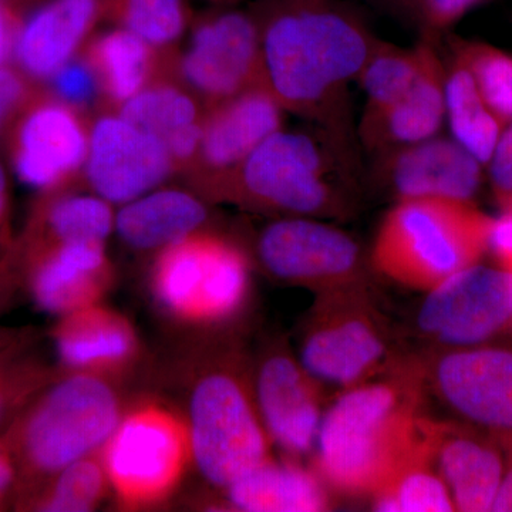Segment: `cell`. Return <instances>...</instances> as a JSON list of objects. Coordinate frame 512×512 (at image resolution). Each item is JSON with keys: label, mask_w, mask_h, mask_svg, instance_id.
I'll return each mask as SVG.
<instances>
[{"label": "cell", "mask_w": 512, "mask_h": 512, "mask_svg": "<svg viewBox=\"0 0 512 512\" xmlns=\"http://www.w3.org/2000/svg\"><path fill=\"white\" fill-rule=\"evenodd\" d=\"M20 22L22 19L13 9L12 3L0 0V67L6 66L13 59Z\"/></svg>", "instance_id": "obj_41"}, {"label": "cell", "mask_w": 512, "mask_h": 512, "mask_svg": "<svg viewBox=\"0 0 512 512\" xmlns=\"http://www.w3.org/2000/svg\"><path fill=\"white\" fill-rule=\"evenodd\" d=\"M498 207L512 197V121L504 127L487 164Z\"/></svg>", "instance_id": "obj_39"}, {"label": "cell", "mask_w": 512, "mask_h": 512, "mask_svg": "<svg viewBox=\"0 0 512 512\" xmlns=\"http://www.w3.org/2000/svg\"><path fill=\"white\" fill-rule=\"evenodd\" d=\"M52 339L60 373L119 382L136 370L143 356L133 323L101 303L59 318Z\"/></svg>", "instance_id": "obj_21"}, {"label": "cell", "mask_w": 512, "mask_h": 512, "mask_svg": "<svg viewBox=\"0 0 512 512\" xmlns=\"http://www.w3.org/2000/svg\"><path fill=\"white\" fill-rule=\"evenodd\" d=\"M168 74L205 107L264 83L261 33L254 13L215 5L194 15L187 43L168 56Z\"/></svg>", "instance_id": "obj_10"}, {"label": "cell", "mask_w": 512, "mask_h": 512, "mask_svg": "<svg viewBox=\"0 0 512 512\" xmlns=\"http://www.w3.org/2000/svg\"><path fill=\"white\" fill-rule=\"evenodd\" d=\"M285 110L265 83L205 109L200 146L185 180L204 200L224 202L242 165L284 127Z\"/></svg>", "instance_id": "obj_15"}, {"label": "cell", "mask_w": 512, "mask_h": 512, "mask_svg": "<svg viewBox=\"0 0 512 512\" xmlns=\"http://www.w3.org/2000/svg\"><path fill=\"white\" fill-rule=\"evenodd\" d=\"M208 205L192 188L158 187L121 205L114 231L133 251L157 254L178 239L208 228Z\"/></svg>", "instance_id": "obj_26"}, {"label": "cell", "mask_w": 512, "mask_h": 512, "mask_svg": "<svg viewBox=\"0 0 512 512\" xmlns=\"http://www.w3.org/2000/svg\"><path fill=\"white\" fill-rule=\"evenodd\" d=\"M205 2H210L212 5H229L234 6L235 3L241 2V0H205Z\"/></svg>", "instance_id": "obj_48"}, {"label": "cell", "mask_w": 512, "mask_h": 512, "mask_svg": "<svg viewBox=\"0 0 512 512\" xmlns=\"http://www.w3.org/2000/svg\"><path fill=\"white\" fill-rule=\"evenodd\" d=\"M262 72L286 114L357 137L350 84L377 37L339 0H258Z\"/></svg>", "instance_id": "obj_1"}, {"label": "cell", "mask_w": 512, "mask_h": 512, "mask_svg": "<svg viewBox=\"0 0 512 512\" xmlns=\"http://www.w3.org/2000/svg\"><path fill=\"white\" fill-rule=\"evenodd\" d=\"M255 248L272 278L316 293L363 284L372 268L352 235L316 218H278L262 229Z\"/></svg>", "instance_id": "obj_13"}, {"label": "cell", "mask_w": 512, "mask_h": 512, "mask_svg": "<svg viewBox=\"0 0 512 512\" xmlns=\"http://www.w3.org/2000/svg\"><path fill=\"white\" fill-rule=\"evenodd\" d=\"M450 55L467 67L478 92L505 126L512 121V55L481 40L451 37Z\"/></svg>", "instance_id": "obj_34"}, {"label": "cell", "mask_w": 512, "mask_h": 512, "mask_svg": "<svg viewBox=\"0 0 512 512\" xmlns=\"http://www.w3.org/2000/svg\"><path fill=\"white\" fill-rule=\"evenodd\" d=\"M251 271V259L238 242L204 228L157 252L148 289L170 322L215 330L235 322L247 309Z\"/></svg>", "instance_id": "obj_7"}, {"label": "cell", "mask_w": 512, "mask_h": 512, "mask_svg": "<svg viewBox=\"0 0 512 512\" xmlns=\"http://www.w3.org/2000/svg\"><path fill=\"white\" fill-rule=\"evenodd\" d=\"M173 175V160L160 138L111 111L93 119L83 178L94 194L124 205Z\"/></svg>", "instance_id": "obj_16"}, {"label": "cell", "mask_w": 512, "mask_h": 512, "mask_svg": "<svg viewBox=\"0 0 512 512\" xmlns=\"http://www.w3.org/2000/svg\"><path fill=\"white\" fill-rule=\"evenodd\" d=\"M259 414L272 444L299 460L315 451L325 392L284 343H274L254 366Z\"/></svg>", "instance_id": "obj_17"}, {"label": "cell", "mask_w": 512, "mask_h": 512, "mask_svg": "<svg viewBox=\"0 0 512 512\" xmlns=\"http://www.w3.org/2000/svg\"><path fill=\"white\" fill-rule=\"evenodd\" d=\"M18 276L13 272L9 259H0V312L8 306L18 284Z\"/></svg>", "instance_id": "obj_44"}, {"label": "cell", "mask_w": 512, "mask_h": 512, "mask_svg": "<svg viewBox=\"0 0 512 512\" xmlns=\"http://www.w3.org/2000/svg\"><path fill=\"white\" fill-rule=\"evenodd\" d=\"M419 359L427 399L453 420L512 441V348L487 343L463 349H431Z\"/></svg>", "instance_id": "obj_11"}, {"label": "cell", "mask_w": 512, "mask_h": 512, "mask_svg": "<svg viewBox=\"0 0 512 512\" xmlns=\"http://www.w3.org/2000/svg\"><path fill=\"white\" fill-rule=\"evenodd\" d=\"M512 272V271H511Z\"/></svg>", "instance_id": "obj_51"}, {"label": "cell", "mask_w": 512, "mask_h": 512, "mask_svg": "<svg viewBox=\"0 0 512 512\" xmlns=\"http://www.w3.org/2000/svg\"><path fill=\"white\" fill-rule=\"evenodd\" d=\"M188 386L187 420L192 464L221 491L272 457L259 414L254 366L235 342H220L197 357Z\"/></svg>", "instance_id": "obj_5"}, {"label": "cell", "mask_w": 512, "mask_h": 512, "mask_svg": "<svg viewBox=\"0 0 512 512\" xmlns=\"http://www.w3.org/2000/svg\"><path fill=\"white\" fill-rule=\"evenodd\" d=\"M424 414L419 434L409 453L370 497L380 512H453V498L431 456L424 431Z\"/></svg>", "instance_id": "obj_29"}, {"label": "cell", "mask_w": 512, "mask_h": 512, "mask_svg": "<svg viewBox=\"0 0 512 512\" xmlns=\"http://www.w3.org/2000/svg\"><path fill=\"white\" fill-rule=\"evenodd\" d=\"M26 333L23 330L3 328L0 326V352L8 349L9 346L15 345L16 342L26 338Z\"/></svg>", "instance_id": "obj_46"}, {"label": "cell", "mask_w": 512, "mask_h": 512, "mask_svg": "<svg viewBox=\"0 0 512 512\" xmlns=\"http://www.w3.org/2000/svg\"><path fill=\"white\" fill-rule=\"evenodd\" d=\"M32 336L0 352V426L10 423L30 400L59 376L32 350Z\"/></svg>", "instance_id": "obj_35"}, {"label": "cell", "mask_w": 512, "mask_h": 512, "mask_svg": "<svg viewBox=\"0 0 512 512\" xmlns=\"http://www.w3.org/2000/svg\"><path fill=\"white\" fill-rule=\"evenodd\" d=\"M419 66V46L409 49L377 37L356 80L365 93V106L357 128L372 123L392 107L413 83Z\"/></svg>", "instance_id": "obj_31"}, {"label": "cell", "mask_w": 512, "mask_h": 512, "mask_svg": "<svg viewBox=\"0 0 512 512\" xmlns=\"http://www.w3.org/2000/svg\"><path fill=\"white\" fill-rule=\"evenodd\" d=\"M90 117L55 94L36 90L6 134L20 183L42 192L79 184L89 153Z\"/></svg>", "instance_id": "obj_14"}, {"label": "cell", "mask_w": 512, "mask_h": 512, "mask_svg": "<svg viewBox=\"0 0 512 512\" xmlns=\"http://www.w3.org/2000/svg\"><path fill=\"white\" fill-rule=\"evenodd\" d=\"M35 92L32 80L18 67H0V140Z\"/></svg>", "instance_id": "obj_38"}, {"label": "cell", "mask_w": 512, "mask_h": 512, "mask_svg": "<svg viewBox=\"0 0 512 512\" xmlns=\"http://www.w3.org/2000/svg\"><path fill=\"white\" fill-rule=\"evenodd\" d=\"M20 264L37 308L59 318L99 305L116 279L106 242L101 241L35 249L20 255Z\"/></svg>", "instance_id": "obj_19"}, {"label": "cell", "mask_w": 512, "mask_h": 512, "mask_svg": "<svg viewBox=\"0 0 512 512\" xmlns=\"http://www.w3.org/2000/svg\"><path fill=\"white\" fill-rule=\"evenodd\" d=\"M126 409L116 382L59 373L10 421L2 436L18 468L16 507L63 468L99 453Z\"/></svg>", "instance_id": "obj_4"}, {"label": "cell", "mask_w": 512, "mask_h": 512, "mask_svg": "<svg viewBox=\"0 0 512 512\" xmlns=\"http://www.w3.org/2000/svg\"><path fill=\"white\" fill-rule=\"evenodd\" d=\"M446 123L451 137L487 167L505 124L485 103L467 67L451 55L446 64Z\"/></svg>", "instance_id": "obj_30"}, {"label": "cell", "mask_w": 512, "mask_h": 512, "mask_svg": "<svg viewBox=\"0 0 512 512\" xmlns=\"http://www.w3.org/2000/svg\"><path fill=\"white\" fill-rule=\"evenodd\" d=\"M110 491L123 510L167 503L192 464L185 416L158 400L127 407L100 450Z\"/></svg>", "instance_id": "obj_8"}, {"label": "cell", "mask_w": 512, "mask_h": 512, "mask_svg": "<svg viewBox=\"0 0 512 512\" xmlns=\"http://www.w3.org/2000/svg\"><path fill=\"white\" fill-rule=\"evenodd\" d=\"M114 221L110 202L93 191L86 194L72 185L42 192L30 215L19 256L66 242H106L114 231Z\"/></svg>", "instance_id": "obj_28"}, {"label": "cell", "mask_w": 512, "mask_h": 512, "mask_svg": "<svg viewBox=\"0 0 512 512\" xmlns=\"http://www.w3.org/2000/svg\"><path fill=\"white\" fill-rule=\"evenodd\" d=\"M382 3H389V5L403 6V8H409L412 6L413 0H379Z\"/></svg>", "instance_id": "obj_47"}, {"label": "cell", "mask_w": 512, "mask_h": 512, "mask_svg": "<svg viewBox=\"0 0 512 512\" xmlns=\"http://www.w3.org/2000/svg\"><path fill=\"white\" fill-rule=\"evenodd\" d=\"M417 46L419 72L409 89L382 116L356 130L372 156L437 136L446 123V63L437 43L420 37Z\"/></svg>", "instance_id": "obj_23"}, {"label": "cell", "mask_w": 512, "mask_h": 512, "mask_svg": "<svg viewBox=\"0 0 512 512\" xmlns=\"http://www.w3.org/2000/svg\"><path fill=\"white\" fill-rule=\"evenodd\" d=\"M431 456L456 511H491L503 478L504 448L483 431L453 419L424 417Z\"/></svg>", "instance_id": "obj_20"}, {"label": "cell", "mask_w": 512, "mask_h": 512, "mask_svg": "<svg viewBox=\"0 0 512 512\" xmlns=\"http://www.w3.org/2000/svg\"><path fill=\"white\" fill-rule=\"evenodd\" d=\"M493 218L474 201H396L377 228L370 265L394 284L429 292L483 261Z\"/></svg>", "instance_id": "obj_6"}, {"label": "cell", "mask_w": 512, "mask_h": 512, "mask_svg": "<svg viewBox=\"0 0 512 512\" xmlns=\"http://www.w3.org/2000/svg\"><path fill=\"white\" fill-rule=\"evenodd\" d=\"M9 217V185L5 168L0 164V241L5 238V229Z\"/></svg>", "instance_id": "obj_45"}, {"label": "cell", "mask_w": 512, "mask_h": 512, "mask_svg": "<svg viewBox=\"0 0 512 512\" xmlns=\"http://www.w3.org/2000/svg\"><path fill=\"white\" fill-rule=\"evenodd\" d=\"M485 0H413L410 10L416 16L421 39L437 43L440 37Z\"/></svg>", "instance_id": "obj_37"}, {"label": "cell", "mask_w": 512, "mask_h": 512, "mask_svg": "<svg viewBox=\"0 0 512 512\" xmlns=\"http://www.w3.org/2000/svg\"><path fill=\"white\" fill-rule=\"evenodd\" d=\"M227 510L322 512L332 508V491L312 467L298 461H264L221 490Z\"/></svg>", "instance_id": "obj_25"}, {"label": "cell", "mask_w": 512, "mask_h": 512, "mask_svg": "<svg viewBox=\"0 0 512 512\" xmlns=\"http://www.w3.org/2000/svg\"><path fill=\"white\" fill-rule=\"evenodd\" d=\"M501 446L505 454L504 473L491 511L512 512V441L501 443Z\"/></svg>", "instance_id": "obj_43"}, {"label": "cell", "mask_w": 512, "mask_h": 512, "mask_svg": "<svg viewBox=\"0 0 512 512\" xmlns=\"http://www.w3.org/2000/svg\"><path fill=\"white\" fill-rule=\"evenodd\" d=\"M19 495V476L9 448L0 437V510L8 505H16Z\"/></svg>", "instance_id": "obj_42"}, {"label": "cell", "mask_w": 512, "mask_h": 512, "mask_svg": "<svg viewBox=\"0 0 512 512\" xmlns=\"http://www.w3.org/2000/svg\"><path fill=\"white\" fill-rule=\"evenodd\" d=\"M426 404L419 359L397 357L326 407L313 470L332 493L372 497L412 448Z\"/></svg>", "instance_id": "obj_2"}, {"label": "cell", "mask_w": 512, "mask_h": 512, "mask_svg": "<svg viewBox=\"0 0 512 512\" xmlns=\"http://www.w3.org/2000/svg\"><path fill=\"white\" fill-rule=\"evenodd\" d=\"M104 19L171 55L190 30L194 15L187 0H104Z\"/></svg>", "instance_id": "obj_32"}, {"label": "cell", "mask_w": 512, "mask_h": 512, "mask_svg": "<svg viewBox=\"0 0 512 512\" xmlns=\"http://www.w3.org/2000/svg\"><path fill=\"white\" fill-rule=\"evenodd\" d=\"M5 2L13 3V2H16V0H5Z\"/></svg>", "instance_id": "obj_50"}, {"label": "cell", "mask_w": 512, "mask_h": 512, "mask_svg": "<svg viewBox=\"0 0 512 512\" xmlns=\"http://www.w3.org/2000/svg\"><path fill=\"white\" fill-rule=\"evenodd\" d=\"M50 84V93L57 99L76 107V109L90 111L101 109V93L99 82L90 64L82 55L74 57L64 64L47 82Z\"/></svg>", "instance_id": "obj_36"}, {"label": "cell", "mask_w": 512, "mask_h": 512, "mask_svg": "<svg viewBox=\"0 0 512 512\" xmlns=\"http://www.w3.org/2000/svg\"><path fill=\"white\" fill-rule=\"evenodd\" d=\"M306 124L266 138L242 165L224 202L279 218L352 217L362 177L355 137Z\"/></svg>", "instance_id": "obj_3"}, {"label": "cell", "mask_w": 512, "mask_h": 512, "mask_svg": "<svg viewBox=\"0 0 512 512\" xmlns=\"http://www.w3.org/2000/svg\"><path fill=\"white\" fill-rule=\"evenodd\" d=\"M298 357L323 386L342 390L392 365L396 357L389 330L366 282L316 293L303 325Z\"/></svg>", "instance_id": "obj_9"}, {"label": "cell", "mask_w": 512, "mask_h": 512, "mask_svg": "<svg viewBox=\"0 0 512 512\" xmlns=\"http://www.w3.org/2000/svg\"><path fill=\"white\" fill-rule=\"evenodd\" d=\"M109 491L99 451L63 468L20 505V510L89 512L99 507Z\"/></svg>", "instance_id": "obj_33"}, {"label": "cell", "mask_w": 512, "mask_h": 512, "mask_svg": "<svg viewBox=\"0 0 512 512\" xmlns=\"http://www.w3.org/2000/svg\"><path fill=\"white\" fill-rule=\"evenodd\" d=\"M484 168L453 137L437 134L375 154L369 180L394 202L412 198L474 201Z\"/></svg>", "instance_id": "obj_18"}, {"label": "cell", "mask_w": 512, "mask_h": 512, "mask_svg": "<svg viewBox=\"0 0 512 512\" xmlns=\"http://www.w3.org/2000/svg\"><path fill=\"white\" fill-rule=\"evenodd\" d=\"M501 210H512V197L500 205Z\"/></svg>", "instance_id": "obj_49"}, {"label": "cell", "mask_w": 512, "mask_h": 512, "mask_svg": "<svg viewBox=\"0 0 512 512\" xmlns=\"http://www.w3.org/2000/svg\"><path fill=\"white\" fill-rule=\"evenodd\" d=\"M99 82L101 111H117L168 74V56L146 40L117 28L94 33L80 53Z\"/></svg>", "instance_id": "obj_27"}, {"label": "cell", "mask_w": 512, "mask_h": 512, "mask_svg": "<svg viewBox=\"0 0 512 512\" xmlns=\"http://www.w3.org/2000/svg\"><path fill=\"white\" fill-rule=\"evenodd\" d=\"M205 109L187 87L165 74L114 113L160 138L175 173L185 177L197 157Z\"/></svg>", "instance_id": "obj_24"}, {"label": "cell", "mask_w": 512, "mask_h": 512, "mask_svg": "<svg viewBox=\"0 0 512 512\" xmlns=\"http://www.w3.org/2000/svg\"><path fill=\"white\" fill-rule=\"evenodd\" d=\"M104 19V0H46L20 22L16 67L32 82H49L94 35Z\"/></svg>", "instance_id": "obj_22"}, {"label": "cell", "mask_w": 512, "mask_h": 512, "mask_svg": "<svg viewBox=\"0 0 512 512\" xmlns=\"http://www.w3.org/2000/svg\"><path fill=\"white\" fill-rule=\"evenodd\" d=\"M488 252L497 259L498 265L512 271V210H501L500 217L493 218Z\"/></svg>", "instance_id": "obj_40"}, {"label": "cell", "mask_w": 512, "mask_h": 512, "mask_svg": "<svg viewBox=\"0 0 512 512\" xmlns=\"http://www.w3.org/2000/svg\"><path fill=\"white\" fill-rule=\"evenodd\" d=\"M416 328L434 349L497 342L512 330V272L474 264L426 292Z\"/></svg>", "instance_id": "obj_12"}]
</instances>
